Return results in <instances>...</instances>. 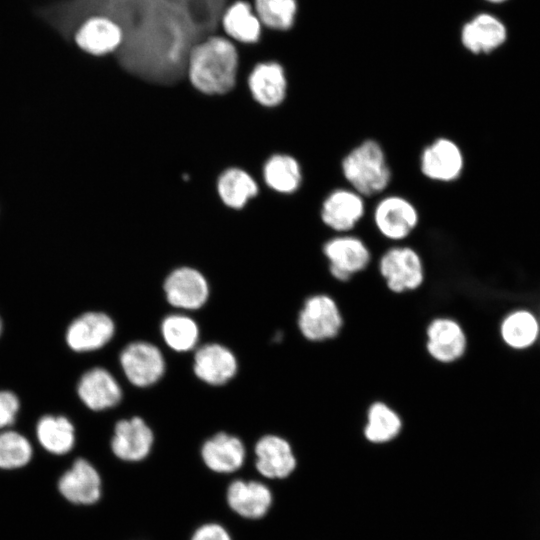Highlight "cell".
I'll return each instance as SVG.
<instances>
[{"mask_svg":"<svg viewBox=\"0 0 540 540\" xmlns=\"http://www.w3.org/2000/svg\"><path fill=\"white\" fill-rule=\"evenodd\" d=\"M220 28L224 36L237 45L256 44L264 27L247 0H234L223 11Z\"/></svg>","mask_w":540,"mask_h":540,"instance_id":"obj_19","label":"cell"},{"mask_svg":"<svg viewBox=\"0 0 540 540\" xmlns=\"http://www.w3.org/2000/svg\"><path fill=\"white\" fill-rule=\"evenodd\" d=\"M36 436L45 450L56 455L68 453L75 443L74 426L64 416L45 415L40 418Z\"/></svg>","mask_w":540,"mask_h":540,"instance_id":"obj_27","label":"cell"},{"mask_svg":"<svg viewBox=\"0 0 540 540\" xmlns=\"http://www.w3.org/2000/svg\"><path fill=\"white\" fill-rule=\"evenodd\" d=\"M167 301L174 307L194 310L202 307L209 296L205 276L196 268L180 266L172 270L164 281Z\"/></svg>","mask_w":540,"mask_h":540,"instance_id":"obj_11","label":"cell"},{"mask_svg":"<svg viewBox=\"0 0 540 540\" xmlns=\"http://www.w3.org/2000/svg\"><path fill=\"white\" fill-rule=\"evenodd\" d=\"M120 364L126 378L137 387L153 385L165 372V360L159 348L144 341L127 345L120 354Z\"/></svg>","mask_w":540,"mask_h":540,"instance_id":"obj_9","label":"cell"},{"mask_svg":"<svg viewBox=\"0 0 540 540\" xmlns=\"http://www.w3.org/2000/svg\"><path fill=\"white\" fill-rule=\"evenodd\" d=\"M425 348L428 355L441 364L461 359L467 349V337L462 326L453 318L436 317L426 327Z\"/></svg>","mask_w":540,"mask_h":540,"instance_id":"obj_10","label":"cell"},{"mask_svg":"<svg viewBox=\"0 0 540 540\" xmlns=\"http://www.w3.org/2000/svg\"><path fill=\"white\" fill-rule=\"evenodd\" d=\"M78 396L91 410L100 411L116 406L121 398V387L113 375L104 368L86 371L77 386Z\"/></svg>","mask_w":540,"mask_h":540,"instance_id":"obj_20","label":"cell"},{"mask_svg":"<svg viewBox=\"0 0 540 540\" xmlns=\"http://www.w3.org/2000/svg\"><path fill=\"white\" fill-rule=\"evenodd\" d=\"M153 441L151 428L142 418L135 416L116 423L111 449L117 458L136 462L148 456Z\"/></svg>","mask_w":540,"mask_h":540,"instance_id":"obj_15","label":"cell"},{"mask_svg":"<svg viewBox=\"0 0 540 540\" xmlns=\"http://www.w3.org/2000/svg\"><path fill=\"white\" fill-rule=\"evenodd\" d=\"M341 169L351 188L363 197L382 193L392 178L382 146L372 139L348 152L341 162Z\"/></svg>","mask_w":540,"mask_h":540,"instance_id":"obj_2","label":"cell"},{"mask_svg":"<svg viewBox=\"0 0 540 540\" xmlns=\"http://www.w3.org/2000/svg\"><path fill=\"white\" fill-rule=\"evenodd\" d=\"M191 540H232L226 529L216 523L200 526L192 535Z\"/></svg>","mask_w":540,"mask_h":540,"instance_id":"obj_33","label":"cell"},{"mask_svg":"<svg viewBox=\"0 0 540 540\" xmlns=\"http://www.w3.org/2000/svg\"><path fill=\"white\" fill-rule=\"evenodd\" d=\"M19 407L17 395L7 390L0 391V429L14 423Z\"/></svg>","mask_w":540,"mask_h":540,"instance_id":"obj_32","label":"cell"},{"mask_svg":"<svg viewBox=\"0 0 540 540\" xmlns=\"http://www.w3.org/2000/svg\"><path fill=\"white\" fill-rule=\"evenodd\" d=\"M378 270L387 289L395 294L418 290L425 280L424 263L409 246H394L379 259Z\"/></svg>","mask_w":540,"mask_h":540,"instance_id":"obj_4","label":"cell"},{"mask_svg":"<svg viewBox=\"0 0 540 540\" xmlns=\"http://www.w3.org/2000/svg\"><path fill=\"white\" fill-rule=\"evenodd\" d=\"M373 220L383 237L398 242L406 239L416 229L419 213L415 205L407 198L389 195L377 203Z\"/></svg>","mask_w":540,"mask_h":540,"instance_id":"obj_7","label":"cell"},{"mask_svg":"<svg viewBox=\"0 0 540 540\" xmlns=\"http://www.w3.org/2000/svg\"><path fill=\"white\" fill-rule=\"evenodd\" d=\"M193 370L203 382L219 386L234 377L237 372V360L227 347L218 343H209L196 350Z\"/></svg>","mask_w":540,"mask_h":540,"instance_id":"obj_17","label":"cell"},{"mask_svg":"<svg viewBox=\"0 0 540 540\" xmlns=\"http://www.w3.org/2000/svg\"><path fill=\"white\" fill-rule=\"evenodd\" d=\"M221 202L233 210L243 209L259 193L258 182L245 170L231 167L224 170L216 182Z\"/></svg>","mask_w":540,"mask_h":540,"instance_id":"obj_25","label":"cell"},{"mask_svg":"<svg viewBox=\"0 0 540 540\" xmlns=\"http://www.w3.org/2000/svg\"><path fill=\"white\" fill-rule=\"evenodd\" d=\"M58 489L69 502L91 505L101 497V478L92 464L78 458L58 481Z\"/></svg>","mask_w":540,"mask_h":540,"instance_id":"obj_16","label":"cell"},{"mask_svg":"<svg viewBox=\"0 0 540 540\" xmlns=\"http://www.w3.org/2000/svg\"><path fill=\"white\" fill-rule=\"evenodd\" d=\"M364 214V198L352 188L331 191L323 200L320 210L324 225L340 234L354 229Z\"/></svg>","mask_w":540,"mask_h":540,"instance_id":"obj_13","label":"cell"},{"mask_svg":"<svg viewBox=\"0 0 540 540\" xmlns=\"http://www.w3.org/2000/svg\"><path fill=\"white\" fill-rule=\"evenodd\" d=\"M161 334L165 343L177 352L194 349L199 340L197 323L183 314L166 316L161 323Z\"/></svg>","mask_w":540,"mask_h":540,"instance_id":"obj_30","label":"cell"},{"mask_svg":"<svg viewBox=\"0 0 540 540\" xmlns=\"http://www.w3.org/2000/svg\"><path fill=\"white\" fill-rule=\"evenodd\" d=\"M330 275L338 282H349L366 270L371 252L365 242L354 235L340 234L328 239L322 247Z\"/></svg>","mask_w":540,"mask_h":540,"instance_id":"obj_5","label":"cell"},{"mask_svg":"<svg viewBox=\"0 0 540 540\" xmlns=\"http://www.w3.org/2000/svg\"><path fill=\"white\" fill-rule=\"evenodd\" d=\"M77 48L93 58L115 55L123 45L124 31L113 18L92 14L83 20L74 33Z\"/></svg>","mask_w":540,"mask_h":540,"instance_id":"obj_6","label":"cell"},{"mask_svg":"<svg viewBox=\"0 0 540 540\" xmlns=\"http://www.w3.org/2000/svg\"><path fill=\"white\" fill-rule=\"evenodd\" d=\"M297 326L306 340L321 343L339 336L344 318L335 299L319 293L305 299L298 314Z\"/></svg>","mask_w":540,"mask_h":540,"instance_id":"obj_3","label":"cell"},{"mask_svg":"<svg viewBox=\"0 0 540 540\" xmlns=\"http://www.w3.org/2000/svg\"><path fill=\"white\" fill-rule=\"evenodd\" d=\"M1 330H2V323H1V320H0V334H1Z\"/></svg>","mask_w":540,"mask_h":540,"instance_id":"obj_35","label":"cell"},{"mask_svg":"<svg viewBox=\"0 0 540 540\" xmlns=\"http://www.w3.org/2000/svg\"><path fill=\"white\" fill-rule=\"evenodd\" d=\"M201 457L211 471L226 474L242 467L246 451L238 437L220 432L204 442Z\"/></svg>","mask_w":540,"mask_h":540,"instance_id":"obj_23","label":"cell"},{"mask_svg":"<svg viewBox=\"0 0 540 540\" xmlns=\"http://www.w3.org/2000/svg\"><path fill=\"white\" fill-rule=\"evenodd\" d=\"M226 496L229 507L247 519L262 518L272 504L269 488L256 481L235 480L229 485Z\"/></svg>","mask_w":540,"mask_h":540,"instance_id":"obj_24","label":"cell"},{"mask_svg":"<svg viewBox=\"0 0 540 540\" xmlns=\"http://www.w3.org/2000/svg\"><path fill=\"white\" fill-rule=\"evenodd\" d=\"M256 469L269 479L288 477L296 468L289 442L277 435H265L255 445Z\"/></svg>","mask_w":540,"mask_h":540,"instance_id":"obj_18","label":"cell"},{"mask_svg":"<svg viewBox=\"0 0 540 540\" xmlns=\"http://www.w3.org/2000/svg\"><path fill=\"white\" fill-rule=\"evenodd\" d=\"M303 180L302 165L292 154L274 153L263 164V184L274 193L294 195L301 189Z\"/></svg>","mask_w":540,"mask_h":540,"instance_id":"obj_21","label":"cell"},{"mask_svg":"<svg viewBox=\"0 0 540 540\" xmlns=\"http://www.w3.org/2000/svg\"><path fill=\"white\" fill-rule=\"evenodd\" d=\"M486 1L491 2V3L498 4V3H503V2H505L506 0H486Z\"/></svg>","mask_w":540,"mask_h":540,"instance_id":"obj_34","label":"cell"},{"mask_svg":"<svg viewBox=\"0 0 540 540\" xmlns=\"http://www.w3.org/2000/svg\"><path fill=\"white\" fill-rule=\"evenodd\" d=\"M247 88L258 105L269 109L281 106L289 90L284 66L275 60L256 63L247 75Z\"/></svg>","mask_w":540,"mask_h":540,"instance_id":"obj_8","label":"cell"},{"mask_svg":"<svg viewBox=\"0 0 540 540\" xmlns=\"http://www.w3.org/2000/svg\"><path fill=\"white\" fill-rule=\"evenodd\" d=\"M402 426L396 410L383 401H374L367 409L363 435L370 443L385 444L399 436Z\"/></svg>","mask_w":540,"mask_h":540,"instance_id":"obj_26","label":"cell"},{"mask_svg":"<svg viewBox=\"0 0 540 540\" xmlns=\"http://www.w3.org/2000/svg\"><path fill=\"white\" fill-rule=\"evenodd\" d=\"M252 6L264 29L287 32L295 25L297 0H252Z\"/></svg>","mask_w":540,"mask_h":540,"instance_id":"obj_28","label":"cell"},{"mask_svg":"<svg viewBox=\"0 0 540 540\" xmlns=\"http://www.w3.org/2000/svg\"><path fill=\"white\" fill-rule=\"evenodd\" d=\"M28 439L16 431L0 433V468L16 469L25 466L32 458Z\"/></svg>","mask_w":540,"mask_h":540,"instance_id":"obj_31","label":"cell"},{"mask_svg":"<svg viewBox=\"0 0 540 540\" xmlns=\"http://www.w3.org/2000/svg\"><path fill=\"white\" fill-rule=\"evenodd\" d=\"M507 38L505 24L496 16L480 13L467 22L461 31V41L474 54L489 53Z\"/></svg>","mask_w":540,"mask_h":540,"instance_id":"obj_22","label":"cell"},{"mask_svg":"<svg viewBox=\"0 0 540 540\" xmlns=\"http://www.w3.org/2000/svg\"><path fill=\"white\" fill-rule=\"evenodd\" d=\"M238 46L223 34H212L197 42L186 61V79L198 92L220 96L232 91L238 81Z\"/></svg>","mask_w":540,"mask_h":540,"instance_id":"obj_1","label":"cell"},{"mask_svg":"<svg viewBox=\"0 0 540 540\" xmlns=\"http://www.w3.org/2000/svg\"><path fill=\"white\" fill-rule=\"evenodd\" d=\"M463 167L464 157L460 147L446 137L435 139L420 155L421 173L433 181H455L461 175Z\"/></svg>","mask_w":540,"mask_h":540,"instance_id":"obj_12","label":"cell"},{"mask_svg":"<svg viewBox=\"0 0 540 540\" xmlns=\"http://www.w3.org/2000/svg\"><path fill=\"white\" fill-rule=\"evenodd\" d=\"M114 332V322L107 314L86 312L69 325L66 342L76 352H89L106 345Z\"/></svg>","mask_w":540,"mask_h":540,"instance_id":"obj_14","label":"cell"},{"mask_svg":"<svg viewBox=\"0 0 540 540\" xmlns=\"http://www.w3.org/2000/svg\"><path fill=\"white\" fill-rule=\"evenodd\" d=\"M500 333L508 346L516 349L527 348L537 339L539 324L532 313L518 310L505 317Z\"/></svg>","mask_w":540,"mask_h":540,"instance_id":"obj_29","label":"cell"}]
</instances>
